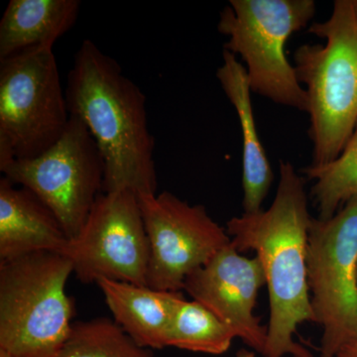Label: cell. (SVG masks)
<instances>
[{
    "instance_id": "cell-21",
    "label": "cell",
    "mask_w": 357,
    "mask_h": 357,
    "mask_svg": "<svg viewBox=\"0 0 357 357\" xmlns=\"http://www.w3.org/2000/svg\"><path fill=\"white\" fill-rule=\"evenodd\" d=\"M352 4H354V11H356V14L357 16V0H352Z\"/></svg>"
},
{
    "instance_id": "cell-18",
    "label": "cell",
    "mask_w": 357,
    "mask_h": 357,
    "mask_svg": "<svg viewBox=\"0 0 357 357\" xmlns=\"http://www.w3.org/2000/svg\"><path fill=\"white\" fill-rule=\"evenodd\" d=\"M57 357H152L107 318L77 321Z\"/></svg>"
},
{
    "instance_id": "cell-19",
    "label": "cell",
    "mask_w": 357,
    "mask_h": 357,
    "mask_svg": "<svg viewBox=\"0 0 357 357\" xmlns=\"http://www.w3.org/2000/svg\"><path fill=\"white\" fill-rule=\"evenodd\" d=\"M335 357H357V342H349L340 349Z\"/></svg>"
},
{
    "instance_id": "cell-16",
    "label": "cell",
    "mask_w": 357,
    "mask_h": 357,
    "mask_svg": "<svg viewBox=\"0 0 357 357\" xmlns=\"http://www.w3.org/2000/svg\"><path fill=\"white\" fill-rule=\"evenodd\" d=\"M236 332L197 301L182 298L174 311L167 347L220 356L229 351Z\"/></svg>"
},
{
    "instance_id": "cell-5",
    "label": "cell",
    "mask_w": 357,
    "mask_h": 357,
    "mask_svg": "<svg viewBox=\"0 0 357 357\" xmlns=\"http://www.w3.org/2000/svg\"><path fill=\"white\" fill-rule=\"evenodd\" d=\"M316 10L314 0H230L220 13L218 32L229 37L225 50L245 63L252 93L307 112L306 89L286 57L285 46Z\"/></svg>"
},
{
    "instance_id": "cell-12",
    "label": "cell",
    "mask_w": 357,
    "mask_h": 357,
    "mask_svg": "<svg viewBox=\"0 0 357 357\" xmlns=\"http://www.w3.org/2000/svg\"><path fill=\"white\" fill-rule=\"evenodd\" d=\"M70 243L57 217L34 192L0 178V262L38 251L65 255Z\"/></svg>"
},
{
    "instance_id": "cell-1",
    "label": "cell",
    "mask_w": 357,
    "mask_h": 357,
    "mask_svg": "<svg viewBox=\"0 0 357 357\" xmlns=\"http://www.w3.org/2000/svg\"><path fill=\"white\" fill-rule=\"evenodd\" d=\"M70 115L79 117L105 162L103 192L157 194L155 139L146 96L121 66L91 40L75 56L65 89Z\"/></svg>"
},
{
    "instance_id": "cell-8",
    "label": "cell",
    "mask_w": 357,
    "mask_h": 357,
    "mask_svg": "<svg viewBox=\"0 0 357 357\" xmlns=\"http://www.w3.org/2000/svg\"><path fill=\"white\" fill-rule=\"evenodd\" d=\"M0 171L13 184L34 192L73 241L103 192L105 168L88 128L70 115L65 133L53 146L34 158L13 160Z\"/></svg>"
},
{
    "instance_id": "cell-6",
    "label": "cell",
    "mask_w": 357,
    "mask_h": 357,
    "mask_svg": "<svg viewBox=\"0 0 357 357\" xmlns=\"http://www.w3.org/2000/svg\"><path fill=\"white\" fill-rule=\"evenodd\" d=\"M70 117L53 49L0 60V167L43 153L62 137Z\"/></svg>"
},
{
    "instance_id": "cell-15",
    "label": "cell",
    "mask_w": 357,
    "mask_h": 357,
    "mask_svg": "<svg viewBox=\"0 0 357 357\" xmlns=\"http://www.w3.org/2000/svg\"><path fill=\"white\" fill-rule=\"evenodd\" d=\"M79 0H10L0 20V60L51 48L77 22Z\"/></svg>"
},
{
    "instance_id": "cell-2",
    "label": "cell",
    "mask_w": 357,
    "mask_h": 357,
    "mask_svg": "<svg viewBox=\"0 0 357 357\" xmlns=\"http://www.w3.org/2000/svg\"><path fill=\"white\" fill-rule=\"evenodd\" d=\"M279 174L270 208L230 218L225 229L239 253L255 251L266 276L270 321L263 356L314 357L294 340L298 326L314 323L307 268L312 217L305 178L290 162H280Z\"/></svg>"
},
{
    "instance_id": "cell-20",
    "label": "cell",
    "mask_w": 357,
    "mask_h": 357,
    "mask_svg": "<svg viewBox=\"0 0 357 357\" xmlns=\"http://www.w3.org/2000/svg\"><path fill=\"white\" fill-rule=\"evenodd\" d=\"M236 357H256L253 351H248V349H243L238 351Z\"/></svg>"
},
{
    "instance_id": "cell-11",
    "label": "cell",
    "mask_w": 357,
    "mask_h": 357,
    "mask_svg": "<svg viewBox=\"0 0 357 357\" xmlns=\"http://www.w3.org/2000/svg\"><path fill=\"white\" fill-rule=\"evenodd\" d=\"M264 285L266 276L259 258L244 257L230 243L204 266L189 275L183 291L208 307L244 344L263 356L267 328L261 326L255 309L258 294Z\"/></svg>"
},
{
    "instance_id": "cell-7",
    "label": "cell",
    "mask_w": 357,
    "mask_h": 357,
    "mask_svg": "<svg viewBox=\"0 0 357 357\" xmlns=\"http://www.w3.org/2000/svg\"><path fill=\"white\" fill-rule=\"evenodd\" d=\"M307 284L314 324L323 328L321 357L357 342V197L328 220L312 218Z\"/></svg>"
},
{
    "instance_id": "cell-13",
    "label": "cell",
    "mask_w": 357,
    "mask_h": 357,
    "mask_svg": "<svg viewBox=\"0 0 357 357\" xmlns=\"http://www.w3.org/2000/svg\"><path fill=\"white\" fill-rule=\"evenodd\" d=\"M222 57L217 77L236 109L243 134V213L251 215L262 211L274 174L256 128L245 67L229 51H223Z\"/></svg>"
},
{
    "instance_id": "cell-22",
    "label": "cell",
    "mask_w": 357,
    "mask_h": 357,
    "mask_svg": "<svg viewBox=\"0 0 357 357\" xmlns=\"http://www.w3.org/2000/svg\"><path fill=\"white\" fill-rule=\"evenodd\" d=\"M0 357H11V356H9L8 354H6V352L0 351Z\"/></svg>"
},
{
    "instance_id": "cell-4",
    "label": "cell",
    "mask_w": 357,
    "mask_h": 357,
    "mask_svg": "<svg viewBox=\"0 0 357 357\" xmlns=\"http://www.w3.org/2000/svg\"><path fill=\"white\" fill-rule=\"evenodd\" d=\"M74 267L67 255L38 251L0 262V351L57 357L72 331L66 293Z\"/></svg>"
},
{
    "instance_id": "cell-9",
    "label": "cell",
    "mask_w": 357,
    "mask_h": 357,
    "mask_svg": "<svg viewBox=\"0 0 357 357\" xmlns=\"http://www.w3.org/2000/svg\"><path fill=\"white\" fill-rule=\"evenodd\" d=\"M149 241L146 285L182 292L185 278L231 243L227 229L202 204L170 192L138 196Z\"/></svg>"
},
{
    "instance_id": "cell-17",
    "label": "cell",
    "mask_w": 357,
    "mask_h": 357,
    "mask_svg": "<svg viewBox=\"0 0 357 357\" xmlns=\"http://www.w3.org/2000/svg\"><path fill=\"white\" fill-rule=\"evenodd\" d=\"M303 172L316 182L311 192L319 218H333L340 206L357 197V126L337 158L326 165H310Z\"/></svg>"
},
{
    "instance_id": "cell-10",
    "label": "cell",
    "mask_w": 357,
    "mask_h": 357,
    "mask_svg": "<svg viewBox=\"0 0 357 357\" xmlns=\"http://www.w3.org/2000/svg\"><path fill=\"white\" fill-rule=\"evenodd\" d=\"M65 255L83 284L110 279L147 286L149 241L137 195L102 192Z\"/></svg>"
},
{
    "instance_id": "cell-3",
    "label": "cell",
    "mask_w": 357,
    "mask_h": 357,
    "mask_svg": "<svg viewBox=\"0 0 357 357\" xmlns=\"http://www.w3.org/2000/svg\"><path fill=\"white\" fill-rule=\"evenodd\" d=\"M309 32L326 44H305L294 55L301 84L306 86L311 166L331 163L357 126V16L352 0H337L324 22Z\"/></svg>"
},
{
    "instance_id": "cell-14",
    "label": "cell",
    "mask_w": 357,
    "mask_h": 357,
    "mask_svg": "<svg viewBox=\"0 0 357 357\" xmlns=\"http://www.w3.org/2000/svg\"><path fill=\"white\" fill-rule=\"evenodd\" d=\"M96 284L115 323L136 344L147 349L167 347V333L176 305L184 298L182 292H165L110 279H100Z\"/></svg>"
}]
</instances>
